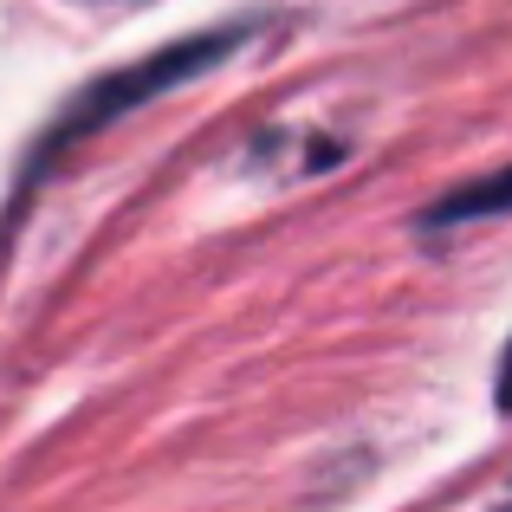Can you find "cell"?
<instances>
[{"mask_svg": "<svg viewBox=\"0 0 512 512\" xmlns=\"http://www.w3.org/2000/svg\"><path fill=\"white\" fill-rule=\"evenodd\" d=\"M234 46H240V26H221V33H195V39H182V46H163V52H150V59H137V65H124V72L85 85V91H78V98L59 111V124L39 137L33 163H52L65 143H78V137H91V130H104L111 117H124V111H137V104L163 98V91H175L182 78L214 72V65H221Z\"/></svg>", "mask_w": 512, "mask_h": 512, "instance_id": "obj_1", "label": "cell"}, {"mask_svg": "<svg viewBox=\"0 0 512 512\" xmlns=\"http://www.w3.org/2000/svg\"><path fill=\"white\" fill-rule=\"evenodd\" d=\"M506 208H512V169H500V175H480V182H467V188H448V195H441L435 208H422V227L435 234V227L487 221V214H506Z\"/></svg>", "mask_w": 512, "mask_h": 512, "instance_id": "obj_2", "label": "cell"}, {"mask_svg": "<svg viewBox=\"0 0 512 512\" xmlns=\"http://www.w3.org/2000/svg\"><path fill=\"white\" fill-rule=\"evenodd\" d=\"M493 402L512 415V338H506V357H500V376H493Z\"/></svg>", "mask_w": 512, "mask_h": 512, "instance_id": "obj_3", "label": "cell"}]
</instances>
